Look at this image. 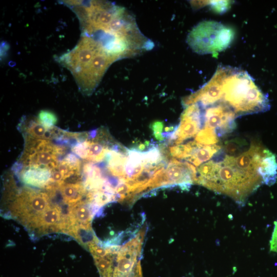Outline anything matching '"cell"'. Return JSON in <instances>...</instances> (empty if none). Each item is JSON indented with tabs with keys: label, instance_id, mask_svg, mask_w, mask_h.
Segmentation results:
<instances>
[{
	"label": "cell",
	"instance_id": "obj_1",
	"mask_svg": "<svg viewBox=\"0 0 277 277\" xmlns=\"http://www.w3.org/2000/svg\"><path fill=\"white\" fill-rule=\"evenodd\" d=\"M196 169L194 183L242 205L262 183L269 185L275 181L277 163L272 153L252 141L246 150L234 155L226 153L221 147Z\"/></svg>",
	"mask_w": 277,
	"mask_h": 277
},
{
	"label": "cell",
	"instance_id": "obj_2",
	"mask_svg": "<svg viewBox=\"0 0 277 277\" xmlns=\"http://www.w3.org/2000/svg\"><path fill=\"white\" fill-rule=\"evenodd\" d=\"M60 62L72 73L82 92H93L105 72L116 60L94 38L82 35L71 51L61 56Z\"/></svg>",
	"mask_w": 277,
	"mask_h": 277
},
{
	"label": "cell",
	"instance_id": "obj_3",
	"mask_svg": "<svg viewBox=\"0 0 277 277\" xmlns=\"http://www.w3.org/2000/svg\"><path fill=\"white\" fill-rule=\"evenodd\" d=\"M207 92L231 106L239 116L264 112L270 108L268 97L247 73L235 71L225 81H210Z\"/></svg>",
	"mask_w": 277,
	"mask_h": 277
},
{
	"label": "cell",
	"instance_id": "obj_4",
	"mask_svg": "<svg viewBox=\"0 0 277 277\" xmlns=\"http://www.w3.org/2000/svg\"><path fill=\"white\" fill-rule=\"evenodd\" d=\"M233 36V31L230 28L216 21H204L192 29L187 42L194 52L206 54L224 50Z\"/></svg>",
	"mask_w": 277,
	"mask_h": 277
},
{
	"label": "cell",
	"instance_id": "obj_5",
	"mask_svg": "<svg viewBox=\"0 0 277 277\" xmlns=\"http://www.w3.org/2000/svg\"><path fill=\"white\" fill-rule=\"evenodd\" d=\"M25 147L19 162L23 166H39L51 170L60 162L58 156L64 148L53 144L50 140L38 139L24 135Z\"/></svg>",
	"mask_w": 277,
	"mask_h": 277
},
{
	"label": "cell",
	"instance_id": "obj_6",
	"mask_svg": "<svg viewBox=\"0 0 277 277\" xmlns=\"http://www.w3.org/2000/svg\"><path fill=\"white\" fill-rule=\"evenodd\" d=\"M50 206L47 193L26 188L16 196L10 208L14 216L29 226Z\"/></svg>",
	"mask_w": 277,
	"mask_h": 277
},
{
	"label": "cell",
	"instance_id": "obj_7",
	"mask_svg": "<svg viewBox=\"0 0 277 277\" xmlns=\"http://www.w3.org/2000/svg\"><path fill=\"white\" fill-rule=\"evenodd\" d=\"M51 171L39 166H23L19 177L25 184L37 188H47L50 183Z\"/></svg>",
	"mask_w": 277,
	"mask_h": 277
},
{
	"label": "cell",
	"instance_id": "obj_8",
	"mask_svg": "<svg viewBox=\"0 0 277 277\" xmlns=\"http://www.w3.org/2000/svg\"><path fill=\"white\" fill-rule=\"evenodd\" d=\"M65 217L62 215V210L57 205L49 207L42 214L37 216L29 226L38 228L44 231L49 228L62 230V223Z\"/></svg>",
	"mask_w": 277,
	"mask_h": 277
},
{
	"label": "cell",
	"instance_id": "obj_9",
	"mask_svg": "<svg viewBox=\"0 0 277 277\" xmlns=\"http://www.w3.org/2000/svg\"><path fill=\"white\" fill-rule=\"evenodd\" d=\"M24 135H26L35 138L50 140L51 138L60 134V129L55 127L48 129L41 124L37 118L25 120L22 122Z\"/></svg>",
	"mask_w": 277,
	"mask_h": 277
},
{
	"label": "cell",
	"instance_id": "obj_10",
	"mask_svg": "<svg viewBox=\"0 0 277 277\" xmlns=\"http://www.w3.org/2000/svg\"><path fill=\"white\" fill-rule=\"evenodd\" d=\"M58 187L64 202L69 206L81 201L86 192L83 184L80 182L74 183L64 182Z\"/></svg>",
	"mask_w": 277,
	"mask_h": 277
},
{
	"label": "cell",
	"instance_id": "obj_11",
	"mask_svg": "<svg viewBox=\"0 0 277 277\" xmlns=\"http://www.w3.org/2000/svg\"><path fill=\"white\" fill-rule=\"evenodd\" d=\"M93 205L87 200L70 205L69 211V215L76 224L90 226L92 220Z\"/></svg>",
	"mask_w": 277,
	"mask_h": 277
},
{
	"label": "cell",
	"instance_id": "obj_12",
	"mask_svg": "<svg viewBox=\"0 0 277 277\" xmlns=\"http://www.w3.org/2000/svg\"><path fill=\"white\" fill-rule=\"evenodd\" d=\"M38 122L46 128L51 129L54 128L57 122V117L56 114L47 110H41L36 117Z\"/></svg>",
	"mask_w": 277,
	"mask_h": 277
},
{
	"label": "cell",
	"instance_id": "obj_13",
	"mask_svg": "<svg viewBox=\"0 0 277 277\" xmlns=\"http://www.w3.org/2000/svg\"><path fill=\"white\" fill-rule=\"evenodd\" d=\"M97 243H92L88 245L89 251L93 257L103 258L107 255L109 253L105 248L97 244Z\"/></svg>",
	"mask_w": 277,
	"mask_h": 277
},
{
	"label": "cell",
	"instance_id": "obj_14",
	"mask_svg": "<svg viewBox=\"0 0 277 277\" xmlns=\"http://www.w3.org/2000/svg\"><path fill=\"white\" fill-rule=\"evenodd\" d=\"M150 128L155 139L160 141L164 140V137L162 133L163 128V123L162 122L155 121L153 122L150 125Z\"/></svg>",
	"mask_w": 277,
	"mask_h": 277
},
{
	"label": "cell",
	"instance_id": "obj_15",
	"mask_svg": "<svg viewBox=\"0 0 277 277\" xmlns=\"http://www.w3.org/2000/svg\"><path fill=\"white\" fill-rule=\"evenodd\" d=\"M274 229L270 241V250L272 252H277V220L274 222Z\"/></svg>",
	"mask_w": 277,
	"mask_h": 277
}]
</instances>
